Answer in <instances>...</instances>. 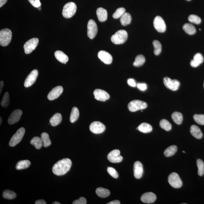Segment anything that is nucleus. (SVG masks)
Returning <instances> with one entry per match:
<instances>
[{"mask_svg": "<svg viewBox=\"0 0 204 204\" xmlns=\"http://www.w3.org/2000/svg\"><path fill=\"white\" fill-rule=\"evenodd\" d=\"M96 15L98 19L101 22L106 21L107 19V12L105 9L100 7L96 10Z\"/></svg>", "mask_w": 204, "mask_h": 204, "instance_id": "22", "label": "nucleus"}, {"mask_svg": "<svg viewBox=\"0 0 204 204\" xmlns=\"http://www.w3.org/2000/svg\"><path fill=\"white\" fill-rule=\"evenodd\" d=\"M183 153H186V152H185L184 151H183Z\"/></svg>", "mask_w": 204, "mask_h": 204, "instance_id": "57", "label": "nucleus"}, {"mask_svg": "<svg viewBox=\"0 0 204 204\" xmlns=\"http://www.w3.org/2000/svg\"><path fill=\"white\" fill-rule=\"evenodd\" d=\"M31 162L29 160H24L20 161L17 163L16 168L17 170L24 169L29 167Z\"/></svg>", "mask_w": 204, "mask_h": 204, "instance_id": "28", "label": "nucleus"}, {"mask_svg": "<svg viewBox=\"0 0 204 204\" xmlns=\"http://www.w3.org/2000/svg\"><path fill=\"white\" fill-rule=\"evenodd\" d=\"M62 119V115L60 113H56L50 119V123L52 126H56L61 123Z\"/></svg>", "mask_w": 204, "mask_h": 204, "instance_id": "25", "label": "nucleus"}, {"mask_svg": "<svg viewBox=\"0 0 204 204\" xmlns=\"http://www.w3.org/2000/svg\"><path fill=\"white\" fill-rule=\"evenodd\" d=\"M183 29L186 33L190 35H194L196 32V29L195 26L189 23H186L184 25Z\"/></svg>", "mask_w": 204, "mask_h": 204, "instance_id": "29", "label": "nucleus"}, {"mask_svg": "<svg viewBox=\"0 0 204 204\" xmlns=\"http://www.w3.org/2000/svg\"><path fill=\"white\" fill-rule=\"evenodd\" d=\"M38 8L39 10H40V9H41V8H40V7H39Z\"/></svg>", "mask_w": 204, "mask_h": 204, "instance_id": "56", "label": "nucleus"}, {"mask_svg": "<svg viewBox=\"0 0 204 204\" xmlns=\"http://www.w3.org/2000/svg\"><path fill=\"white\" fill-rule=\"evenodd\" d=\"M79 113L78 109L74 107L72 108L70 116V121L71 123H74L77 120L79 117Z\"/></svg>", "mask_w": 204, "mask_h": 204, "instance_id": "32", "label": "nucleus"}, {"mask_svg": "<svg viewBox=\"0 0 204 204\" xmlns=\"http://www.w3.org/2000/svg\"><path fill=\"white\" fill-rule=\"evenodd\" d=\"M0 121H1V122H0V124H1V125L2 124V118L1 117V118H0Z\"/></svg>", "mask_w": 204, "mask_h": 204, "instance_id": "55", "label": "nucleus"}, {"mask_svg": "<svg viewBox=\"0 0 204 204\" xmlns=\"http://www.w3.org/2000/svg\"><path fill=\"white\" fill-rule=\"evenodd\" d=\"M138 89L142 91H144L147 89V86L146 84L145 83H138L137 85Z\"/></svg>", "mask_w": 204, "mask_h": 204, "instance_id": "48", "label": "nucleus"}, {"mask_svg": "<svg viewBox=\"0 0 204 204\" xmlns=\"http://www.w3.org/2000/svg\"><path fill=\"white\" fill-rule=\"evenodd\" d=\"M35 204H46V202L43 200H39L36 201Z\"/></svg>", "mask_w": 204, "mask_h": 204, "instance_id": "50", "label": "nucleus"}, {"mask_svg": "<svg viewBox=\"0 0 204 204\" xmlns=\"http://www.w3.org/2000/svg\"><path fill=\"white\" fill-rule=\"evenodd\" d=\"M52 204H60V203L59 202H55L53 203Z\"/></svg>", "mask_w": 204, "mask_h": 204, "instance_id": "54", "label": "nucleus"}, {"mask_svg": "<svg viewBox=\"0 0 204 204\" xmlns=\"http://www.w3.org/2000/svg\"><path fill=\"white\" fill-rule=\"evenodd\" d=\"M120 202L118 200H115L110 202L109 203H107V204H120Z\"/></svg>", "mask_w": 204, "mask_h": 204, "instance_id": "51", "label": "nucleus"}, {"mask_svg": "<svg viewBox=\"0 0 204 204\" xmlns=\"http://www.w3.org/2000/svg\"><path fill=\"white\" fill-rule=\"evenodd\" d=\"M160 126L161 128L164 129L167 131H169L172 129V125L167 120L162 119L160 122Z\"/></svg>", "mask_w": 204, "mask_h": 204, "instance_id": "38", "label": "nucleus"}, {"mask_svg": "<svg viewBox=\"0 0 204 204\" xmlns=\"http://www.w3.org/2000/svg\"><path fill=\"white\" fill-rule=\"evenodd\" d=\"M154 53L155 55H158L161 52L162 46L161 43L158 40H154L153 42Z\"/></svg>", "mask_w": 204, "mask_h": 204, "instance_id": "39", "label": "nucleus"}, {"mask_svg": "<svg viewBox=\"0 0 204 204\" xmlns=\"http://www.w3.org/2000/svg\"><path fill=\"white\" fill-rule=\"evenodd\" d=\"M9 103H10V96L9 93L6 92L3 96L1 102V105L2 106L5 108L9 106Z\"/></svg>", "mask_w": 204, "mask_h": 204, "instance_id": "41", "label": "nucleus"}, {"mask_svg": "<svg viewBox=\"0 0 204 204\" xmlns=\"http://www.w3.org/2000/svg\"><path fill=\"white\" fill-rule=\"evenodd\" d=\"M163 82L167 88L172 91H176L178 89L180 85V83L176 79L173 80L167 77L164 78Z\"/></svg>", "mask_w": 204, "mask_h": 204, "instance_id": "9", "label": "nucleus"}, {"mask_svg": "<svg viewBox=\"0 0 204 204\" xmlns=\"http://www.w3.org/2000/svg\"><path fill=\"white\" fill-rule=\"evenodd\" d=\"M12 33L8 29H4L0 31V44L5 47L9 44L11 41Z\"/></svg>", "mask_w": 204, "mask_h": 204, "instance_id": "3", "label": "nucleus"}, {"mask_svg": "<svg viewBox=\"0 0 204 204\" xmlns=\"http://www.w3.org/2000/svg\"><path fill=\"white\" fill-rule=\"evenodd\" d=\"M156 195L151 192L144 193L141 198V200L143 203L150 204L154 203L156 200Z\"/></svg>", "mask_w": 204, "mask_h": 204, "instance_id": "19", "label": "nucleus"}, {"mask_svg": "<svg viewBox=\"0 0 204 204\" xmlns=\"http://www.w3.org/2000/svg\"><path fill=\"white\" fill-rule=\"evenodd\" d=\"M4 86V82L3 81H1L0 82V94H1Z\"/></svg>", "mask_w": 204, "mask_h": 204, "instance_id": "52", "label": "nucleus"}, {"mask_svg": "<svg viewBox=\"0 0 204 204\" xmlns=\"http://www.w3.org/2000/svg\"><path fill=\"white\" fill-rule=\"evenodd\" d=\"M98 33L97 24L94 20L90 19L88 24V36L90 39H93L96 36Z\"/></svg>", "mask_w": 204, "mask_h": 204, "instance_id": "10", "label": "nucleus"}, {"mask_svg": "<svg viewBox=\"0 0 204 204\" xmlns=\"http://www.w3.org/2000/svg\"><path fill=\"white\" fill-rule=\"evenodd\" d=\"M120 152L118 149L112 150L107 155V159L112 163H119L122 161L123 158L120 155Z\"/></svg>", "mask_w": 204, "mask_h": 204, "instance_id": "14", "label": "nucleus"}, {"mask_svg": "<svg viewBox=\"0 0 204 204\" xmlns=\"http://www.w3.org/2000/svg\"><path fill=\"white\" fill-rule=\"evenodd\" d=\"M188 20L191 23L196 24H200L201 22V19L200 17L197 15H190L188 18Z\"/></svg>", "mask_w": 204, "mask_h": 204, "instance_id": "43", "label": "nucleus"}, {"mask_svg": "<svg viewBox=\"0 0 204 204\" xmlns=\"http://www.w3.org/2000/svg\"><path fill=\"white\" fill-rule=\"evenodd\" d=\"M203 57L202 54L200 53H197L194 55L193 60L191 62V66L193 67H196L203 63Z\"/></svg>", "mask_w": 204, "mask_h": 204, "instance_id": "21", "label": "nucleus"}, {"mask_svg": "<svg viewBox=\"0 0 204 204\" xmlns=\"http://www.w3.org/2000/svg\"><path fill=\"white\" fill-rule=\"evenodd\" d=\"M145 58L144 56L139 54L135 57V61L133 62V65L135 67H140L144 64L145 62Z\"/></svg>", "mask_w": 204, "mask_h": 204, "instance_id": "35", "label": "nucleus"}, {"mask_svg": "<svg viewBox=\"0 0 204 204\" xmlns=\"http://www.w3.org/2000/svg\"><path fill=\"white\" fill-rule=\"evenodd\" d=\"M39 43V40L37 38H33L28 40L24 46L25 53L26 54H30L35 50Z\"/></svg>", "mask_w": 204, "mask_h": 204, "instance_id": "8", "label": "nucleus"}, {"mask_svg": "<svg viewBox=\"0 0 204 204\" xmlns=\"http://www.w3.org/2000/svg\"><path fill=\"white\" fill-rule=\"evenodd\" d=\"M127 83L130 86L132 87H135L136 86V83L133 79H129L127 80Z\"/></svg>", "mask_w": 204, "mask_h": 204, "instance_id": "49", "label": "nucleus"}, {"mask_svg": "<svg viewBox=\"0 0 204 204\" xmlns=\"http://www.w3.org/2000/svg\"><path fill=\"white\" fill-rule=\"evenodd\" d=\"M171 117L176 124L180 125L182 123L183 116L181 113L177 112H174L171 115Z\"/></svg>", "mask_w": 204, "mask_h": 204, "instance_id": "31", "label": "nucleus"}, {"mask_svg": "<svg viewBox=\"0 0 204 204\" xmlns=\"http://www.w3.org/2000/svg\"><path fill=\"white\" fill-rule=\"evenodd\" d=\"M3 197L4 199L8 200H13L16 197V193L13 191L6 190L3 192Z\"/></svg>", "mask_w": 204, "mask_h": 204, "instance_id": "37", "label": "nucleus"}, {"mask_svg": "<svg viewBox=\"0 0 204 204\" xmlns=\"http://www.w3.org/2000/svg\"><path fill=\"white\" fill-rule=\"evenodd\" d=\"M107 172L112 177L115 178H117L118 177L117 172L114 168L112 167H108L107 169Z\"/></svg>", "mask_w": 204, "mask_h": 204, "instance_id": "45", "label": "nucleus"}, {"mask_svg": "<svg viewBox=\"0 0 204 204\" xmlns=\"http://www.w3.org/2000/svg\"><path fill=\"white\" fill-rule=\"evenodd\" d=\"M126 10L124 8H119L116 10V11L113 14L112 17L115 19H117L121 18L124 13H125Z\"/></svg>", "mask_w": 204, "mask_h": 204, "instance_id": "42", "label": "nucleus"}, {"mask_svg": "<svg viewBox=\"0 0 204 204\" xmlns=\"http://www.w3.org/2000/svg\"><path fill=\"white\" fill-rule=\"evenodd\" d=\"M132 18L130 14L125 13L120 18V21L123 26H126L130 24L131 22Z\"/></svg>", "mask_w": 204, "mask_h": 204, "instance_id": "27", "label": "nucleus"}, {"mask_svg": "<svg viewBox=\"0 0 204 204\" xmlns=\"http://www.w3.org/2000/svg\"><path fill=\"white\" fill-rule=\"evenodd\" d=\"M38 76V71L36 69L33 70L26 78L25 81L24 85L26 88L32 86L35 83Z\"/></svg>", "mask_w": 204, "mask_h": 204, "instance_id": "11", "label": "nucleus"}, {"mask_svg": "<svg viewBox=\"0 0 204 204\" xmlns=\"http://www.w3.org/2000/svg\"><path fill=\"white\" fill-rule=\"evenodd\" d=\"M187 1H191V0H187Z\"/></svg>", "mask_w": 204, "mask_h": 204, "instance_id": "59", "label": "nucleus"}, {"mask_svg": "<svg viewBox=\"0 0 204 204\" xmlns=\"http://www.w3.org/2000/svg\"><path fill=\"white\" fill-rule=\"evenodd\" d=\"M95 99L96 100L101 101V102H105L108 100L110 98V95L109 93L104 90L96 89L93 92Z\"/></svg>", "mask_w": 204, "mask_h": 204, "instance_id": "15", "label": "nucleus"}, {"mask_svg": "<svg viewBox=\"0 0 204 204\" xmlns=\"http://www.w3.org/2000/svg\"><path fill=\"white\" fill-rule=\"evenodd\" d=\"M197 164L198 169V174L200 176H202L204 174V163L202 160L199 159L197 160Z\"/></svg>", "mask_w": 204, "mask_h": 204, "instance_id": "40", "label": "nucleus"}, {"mask_svg": "<svg viewBox=\"0 0 204 204\" xmlns=\"http://www.w3.org/2000/svg\"><path fill=\"white\" fill-rule=\"evenodd\" d=\"M154 26L155 29L159 32H164L166 30L165 23L161 16L155 17L154 20Z\"/></svg>", "mask_w": 204, "mask_h": 204, "instance_id": "13", "label": "nucleus"}, {"mask_svg": "<svg viewBox=\"0 0 204 204\" xmlns=\"http://www.w3.org/2000/svg\"><path fill=\"white\" fill-rule=\"evenodd\" d=\"M63 87L58 86L53 88L48 95L47 98L49 100L52 101L58 98L63 92Z\"/></svg>", "mask_w": 204, "mask_h": 204, "instance_id": "16", "label": "nucleus"}, {"mask_svg": "<svg viewBox=\"0 0 204 204\" xmlns=\"http://www.w3.org/2000/svg\"><path fill=\"white\" fill-rule=\"evenodd\" d=\"M30 144L37 149H40L43 146L41 138L38 137H34L30 141Z\"/></svg>", "mask_w": 204, "mask_h": 204, "instance_id": "30", "label": "nucleus"}, {"mask_svg": "<svg viewBox=\"0 0 204 204\" xmlns=\"http://www.w3.org/2000/svg\"><path fill=\"white\" fill-rule=\"evenodd\" d=\"M41 138L43 142V146L45 147H49L51 144V141L49 134L46 132H43L41 135Z\"/></svg>", "mask_w": 204, "mask_h": 204, "instance_id": "36", "label": "nucleus"}, {"mask_svg": "<svg viewBox=\"0 0 204 204\" xmlns=\"http://www.w3.org/2000/svg\"><path fill=\"white\" fill-rule=\"evenodd\" d=\"M7 0H0V7H1L7 2Z\"/></svg>", "mask_w": 204, "mask_h": 204, "instance_id": "53", "label": "nucleus"}, {"mask_svg": "<svg viewBox=\"0 0 204 204\" xmlns=\"http://www.w3.org/2000/svg\"><path fill=\"white\" fill-rule=\"evenodd\" d=\"M127 38L128 34L126 31L121 29L117 31L112 36L111 40L115 44H121L125 43Z\"/></svg>", "mask_w": 204, "mask_h": 204, "instance_id": "2", "label": "nucleus"}, {"mask_svg": "<svg viewBox=\"0 0 204 204\" xmlns=\"http://www.w3.org/2000/svg\"><path fill=\"white\" fill-rule=\"evenodd\" d=\"M77 7L75 3L70 2L65 5L63 10V16L66 18H70L75 15Z\"/></svg>", "mask_w": 204, "mask_h": 204, "instance_id": "4", "label": "nucleus"}, {"mask_svg": "<svg viewBox=\"0 0 204 204\" xmlns=\"http://www.w3.org/2000/svg\"><path fill=\"white\" fill-rule=\"evenodd\" d=\"M203 86H204V85H203Z\"/></svg>", "mask_w": 204, "mask_h": 204, "instance_id": "60", "label": "nucleus"}, {"mask_svg": "<svg viewBox=\"0 0 204 204\" xmlns=\"http://www.w3.org/2000/svg\"><path fill=\"white\" fill-rule=\"evenodd\" d=\"M25 132V129L24 127H21L19 129L11 138L9 142V146L10 147H14L19 144L22 140Z\"/></svg>", "mask_w": 204, "mask_h": 204, "instance_id": "5", "label": "nucleus"}, {"mask_svg": "<svg viewBox=\"0 0 204 204\" xmlns=\"http://www.w3.org/2000/svg\"><path fill=\"white\" fill-rule=\"evenodd\" d=\"M56 59L62 63L66 64L68 61V57L63 51L57 50L54 53Z\"/></svg>", "mask_w": 204, "mask_h": 204, "instance_id": "23", "label": "nucleus"}, {"mask_svg": "<svg viewBox=\"0 0 204 204\" xmlns=\"http://www.w3.org/2000/svg\"><path fill=\"white\" fill-rule=\"evenodd\" d=\"M186 204V203H182V204Z\"/></svg>", "mask_w": 204, "mask_h": 204, "instance_id": "58", "label": "nucleus"}, {"mask_svg": "<svg viewBox=\"0 0 204 204\" xmlns=\"http://www.w3.org/2000/svg\"><path fill=\"white\" fill-rule=\"evenodd\" d=\"M22 113V111L21 110L17 109L14 110L8 120V123L10 125H12L18 122L21 119Z\"/></svg>", "mask_w": 204, "mask_h": 204, "instance_id": "17", "label": "nucleus"}, {"mask_svg": "<svg viewBox=\"0 0 204 204\" xmlns=\"http://www.w3.org/2000/svg\"><path fill=\"white\" fill-rule=\"evenodd\" d=\"M134 175L135 178L140 179L142 177L143 173V166L139 161L135 162L134 164Z\"/></svg>", "mask_w": 204, "mask_h": 204, "instance_id": "20", "label": "nucleus"}, {"mask_svg": "<svg viewBox=\"0 0 204 204\" xmlns=\"http://www.w3.org/2000/svg\"><path fill=\"white\" fill-rule=\"evenodd\" d=\"M191 135L198 139H201L203 137V133L199 128L196 125H192L190 128Z\"/></svg>", "mask_w": 204, "mask_h": 204, "instance_id": "24", "label": "nucleus"}, {"mask_svg": "<svg viewBox=\"0 0 204 204\" xmlns=\"http://www.w3.org/2000/svg\"><path fill=\"white\" fill-rule=\"evenodd\" d=\"M87 203L86 199L83 197L79 198L78 200L74 201L73 204H86Z\"/></svg>", "mask_w": 204, "mask_h": 204, "instance_id": "46", "label": "nucleus"}, {"mask_svg": "<svg viewBox=\"0 0 204 204\" xmlns=\"http://www.w3.org/2000/svg\"><path fill=\"white\" fill-rule=\"evenodd\" d=\"M194 121L197 124L201 125H204V115L195 114L193 116Z\"/></svg>", "mask_w": 204, "mask_h": 204, "instance_id": "44", "label": "nucleus"}, {"mask_svg": "<svg viewBox=\"0 0 204 204\" xmlns=\"http://www.w3.org/2000/svg\"><path fill=\"white\" fill-rule=\"evenodd\" d=\"M90 131L95 134L103 133L105 130V127L104 124L99 121H94L89 126Z\"/></svg>", "mask_w": 204, "mask_h": 204, "instance_id": "12", "label": "nucleus"}, {"mask_svg": "<svg viewBox=\"0 0 204 204\" xmlns=\"http://www.w3.org/2000/svg\"><path fill=\"white\" fill-rule=\"evenodd\" d=\"M72 162L67 158H64L57 161L52 168V172L57 176L65 175L71 169Z\"/></svg>", "mask_w": 204, "mask_h": 204, "instance_id": "1", "label": "nucleus"}, {"mask_svg": "<svg viewBox=\"0 0 204 204\" xmlns=\"http://www.w3.org/2000/svg\"><path fill=\"white\" fill-rule=\"evenodd\" d=\"M168 182L169 184L175 188H179L182 186V182L178 174L173 172L168 177Z\"/></svg>", "mask_w": 204, "mask_h": 204, "instance_id": "7", "label": "nucleus"}, {"mask_svg": "<svg viewBox=\"0 0 204 204\" xmlns=\"http://www.w3.org/2000/svg\"><path fill=\"white\" fill-rule=\"evenodd\" d=\"M96 194L101 198L108 197L110 194V192L108 189L102 188H99L96 190Z\"/></svg>", "mask_w": 204, "mask_h": 204, "instance_id": "33", "label": "nucleus"}, {"mask_svg": "<svg viewBox=\"0 0 204 204\" xmlns=\"http://www.w3.org/2000/svg\"><path fill=\"white\" fill-rule=\"evenodd\" d=\"M177 150V146L172 145L169 146L164 150V154L165 156L167 157H170L174 155Z\"/></svg>", "mask_w": 204, "mask_h": 204, "instance_id": "34", "label": "nucleus"}, {"mask_svg": "<svg viewBox=\"0 0 204 204\" xmlns=\"http://www.w3.org/2000/svg\"><path fill=\"white\" fill-rule=\"evenodd\" d=\"M98 57L104 64H110L112 62V57L109 53L105 51H99L98 54Z\"/></svg>", "mask_w": 204, "mask_h": 204, "instance_id": "18", "label": "nucleus"}, {"mask_svg": "<svg viewBox=\"0 0 204 204\" xmlns=\"http://www.w3.org/2000/svg\"><path fill=\"white\" fill-rule=\"evenodd\" d=\"M138 130L143 133H149L152 131V128L150 124L146 123H143L138 126Z\"/></svg>", "mask_w": 204, "mask_h": 204, "instance_id": "26", "label": "nucleus"}, {"mask_svg": "<svg viewBox=\"0 0 204 204\" xmlns=\"http://www.w3.org/2000/svg\"><path fill=\"white\" fill-rule=\"evenodd\" d=\"M147 104L146 102L139 100L131 101L128 105V109L130 112H135L138 110L144 109L147 108Z\"/></svg>", "mask_w": 204, "mask_h": 204, "instance_id": "6", "label": "nucleus"}, {"mask_svg": "<svg viewBox=\"0 0 204 204\" xmlns=\"http://www.w3.org/2000/svg\"><path fill=\"white\" fill-rule=\"evenodd\" d=\"M32 5L36 8H38L41 6L40 0H28Z\"/></svg>", "mask_w": 204, "mask_h": 204, "instance_id": "47", "label": "nucleus"}]
</instances>
